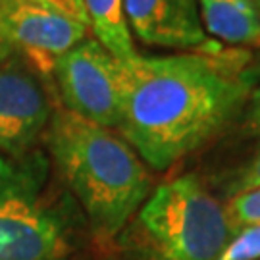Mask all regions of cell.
Returning <instances> with one entry per match:
<instances>
[{
    "label": "cell",
    "instance_id": "5",
    "mask_svg": "<svg viewBox=\"0 0 260 260\" xmlns=\"http://www.w3.org/2000/svg\"><path fill=\"white\" fill-rule=\"evenodd\" d=\"M64 110L101 127L116 129L121 110L120 62L94 41L83 39L54 68Z\"/></svg>",
    "mask_w": 260,
    "mask_h": 260
},
{
    "label": "cell",
    "instance_id": "2",
    "mask_svg": "<svg viewBox=\"0 0 260 260\" xmlns=\"http://www.w3.org/2000/svg\"><path fill=\"white\" fill-rule=\"evenodd\" d=\"M45 141L96 241L112 243L150 195L145 162L116 131L64 108L52 112Z\"/></svg>",
    "mask_w": 260,
    "mask_h": 260
},
{
    "label": "cell",
    "instance_id": "13",
    "mask_svg": "<svg viewBox=\"0 0 260 260\" xmlns=\"http://www.w3.org/2000/svg\"><path fill=\"white\" fill-rule=\"evenodd\" d=\"M216 260H260V225L233 233Z\"/></svg>",
    "mask_w": 260,
    "mask_h": 260
},
{
    "label": "cell",
    "instance_id": "14",
    "mask_svg": "<svg viewBox=\"0 0 260 260\" xmlns=\"http://www.w3.org/2000/svg\"><path fill=\"white\" fill-rule=\"evenodd\" d=\"M25 2L52 10L60 16H66V18L74 19L77 23H83V25L89 27V19H87V14H85L83 0H25Z\"/></svg>",
    "mask_w": 260,
    "mask_h": 260
},
{
    "label": "cell",
    "instance_id": "15",
    "mask_svg": "<svg viewBox=\"0 0 260 260\" xmlns=\"http://www.w3.org/2000/svg\"><path fill=\"white\" fill-rule=\"evenodd\" d=\"M254 2V6H256V10H258V14H260V0H252Z\"/></svg>",
    "mask_w": 260,
    "mask_h": 260
},
{
    "label": "cell",
    "instance_id": "10",
    "mask_svg": "<svg viewBox=\"0 0 260 260\" xmlns=\"http://www.w3.org/2000/svg\"><path fill=\"white\" fill-rule=\"evenodd\" d=\"M83 6L94 41H99L112 56L125 60L137 52L125 18L123 0H83Z\"/></svg>",
    "mask_w": 260,
    "mask_h": 260
},
{
    "label": "cell",
    "instance_id": "1",
    "mask_svg": "<svg viewBox=\"0 0 260 260\" xmlns=\"http://www.w3.org/2000/svg\"><path fill=\"white\" fill-rule=\"evenodd\" d=\"M121 110L116 129L152 170L164 172L206 145L252 93L251 54L241 48L135 54L118 60Z\"/></svg>",
    "mask_w": 260,
    "mask_h": 260
},
{
    "label": "cell",
    "instance_id": "4",
    "mask_svg": "<svg viewBox=\"0 0 260 260\" xmlns=\"http://www.w3.org/2000/svg\"><path fill=\"white\" fill-rule=\"evenodd\" d=\"M72 230L47 195V160L0 156V260H68Z\"/></svg>",
    "mask_w": 260,
    "mask_h": 260
},
{
    "label": "cell",
    "instance_id": "9",
    "mask_svg": "<svg viewBox=\"0 0 260 260\" xmlns=\"http://www.w3.org/2000/svg\"><path fill=\"white\" fill-rule=\"evenodd\" d=\"M206 35L230 47L256 45L260 14L252 0H197Z\"/></svg>",
    "mask_w": 260,
    "mask_h": 260
},
{
    "label": "cell",
    "instance_id": "17",
    "mask_svg": "<svg viewBox=\"0 0 260 260\" xmlns=\"http://www.w3.org/2000/svg\"><path fill=\"white\" fill-rule=\"evenodd\" d=\"M2 2H4V0H0V8H2Z\"/></svg>",
    "mask_w": 260,
    "mask_h": 260
},
{
    "label": "cell",
    "instance_id": "7",
    "mask_svg": "<svg viewBox=\"0 0 260 260\" xmlns=\"http://www.w3.org/2000/svg\"><path fill=\"white\" fill-rule=\"evenodd\" d=\"M52 116L41 77L19 56L0 64V150L10 156L25 154Z\"/></svg>",
    "mask_w": 260,
    "mask_h": 260
},
{
    "label": "cell",
    "instance_id": "12",
    "mask_svg": "<svg viewBox=\"0 0 260 260\" xmlns=\"http://www.w3.org/2000/svg\"><path fill=\"white\" fill-rule=\"evenodd\" d=\"M223 210L233 233L251 225H260V187L232 195Z\"/></svg>",
    "mask_w": 260,
    "mask_h": 260
},
{
    "label": "cell",
    "instance_id": "11",
    "mask_svg": "<svg viewBox=\"0 0 260 260\" xmlns=\"http://www.w3.org/2000/svg\"><path fill=\"white\" fill-rule=\"evenodd\" d=\"M249 125H251V133L256 137V149L251 160L247 162V166L239 172V176L235 177L230 185V197L249 191L254 187H260V87H256L249 96Z\"/></svg>",
    "mask_w": 260,
    "mask_h": 260
},
{
    "label": "cell",
    "instance_id": "8",
    "mask_svg": "<svg viewBox=\"0 0 260 260\" xmlns=\"http://www.w3.org/2000/svg\"><path fill=\"white\" fill-rule=\"evenodd\" d=\"M123 4L129 31L145 45L179 52L220 45L206 35L197 0H123Z\"/></svg>",
    "mask_w": 260,
    "mask_h": 260
},
{
    "label": "cell",
    "instance_id": "6",
    "mask_svg": "<svg viewBox=\"0 0 260 260\" xmlns=\"http://www.w3.org/2000/svg\"><path fill=\"white\" fill-rule=\"evenodd\" d=\"M89 27L25 0H4L0 39L33 74L48 79L58 60L87 39Z\"/></svg>",
    "mask_w": 260,
    "mask_h": 260
},
{
    "label": "cell",
    "instance_id": "16",
    "mask_svg": "<svg viewBox=\"0 0 260 260\" xmlns=\"http://www.w3.org/2000/svg\"><path fill=\"white\" fill-rule=\"evenodd\" d=\"M256 47H258V50H260V41H258V43H256Z\"/></svg>",
    "mask_w": 260,
    "mask_h": 260
},
{
    "label": "cell",
    "instance_id": "3",
    "mask_svg": "<svg viewBox=\"0 0 260 260\" xmlns=\"http://www.w3.org/2000/svg\"><path fill=\"white\" fill-rule=\"evenodd\" d=\"M133 228L150 260H216L233 235L223 206L193 174L158 185Z\"/></svg>",
    "mask_w": 260,
    "mask_h": 260
}]
</instances>
